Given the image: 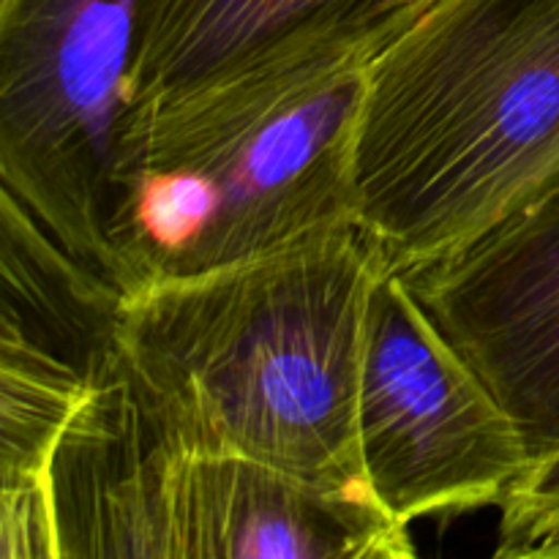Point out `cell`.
<instances>
[{
  "mask_svg": "<svg viewBox=\"0 0 559 559\" xmlns=\"http://www.w3.org/2000/svg\"><path fill=\"white\" fill-rule=\"evenodd\" d=\"M145 0H0V186L109 273L107 186Z\"/></svg>",
  "mask_w": 559,
  "mask_h": 559,
  "instance_id": "obj_4",
  "label": "cell"
},
{
  "mask_svg": "<svg viewBox=\"0 0 559 559\" xmlns=\"http://www.w3.org/2000/svg\"><path fill=\"white\" fill-rule=\"evenodd\" d=\"M382 47L295 38L131 104L104 216L115 284L131 293L358 224L355 134Z\"/></svg>",
  "mask_w": 559,
  "mask_h": 559,
  "instance_id": "obj_2",
  "label": "cell"
},
{
  "mask_svg": "<svg viewBox=\"0 0 559 559\" xmlns=\"http://www.w3.org/2000/svg\"><path fill=\"white\" fill-rule=\"evenodd\" d=\"M358 435L371 495L404 527L502 508L533 469L511 415L391 267L366 314Z\"/></svg>",
  "mask_w": 559,
  "mask_h": 559,
  "instance_id": "obj_6",
  "label": "cell"
},
{
  "mask_svg": "<svg viewBox=\"0 0 559 559\" xmlns=\"http://www.w3.org/2000/svg\"><path fill=\"white\" fill-rule=\"evenodd\" d=\"M402 276L519 426L533 467L559 453V178Z\"/></svg>",
  "mask_w": 559,
  "mask_h": 559,
  "instance_id": "obj_8",
  "label": "cell"
},
{
  "mask_svg": "<svg viewBox=\"0 0 559 559\" xmlns=\"http://www.w3.org/2000/svg\"><path fill=\"white\" fill-rule=\"evenodd\" d=\"M0 557L58 559L52 467L66 431L120 364L123 289L0 200Z\"/></svg>",
  "mask_w": 559,
  "mask_h": 559,
  "instance_id": "obj_5",
  "label": "cell"
},
{
  "mask_svg": "<svg viewBox=\"0 0 559 559\" xmlns=\"http://www.w3.org/2000/svg\"><path fill=\"white\" fill-rule=\"evenodd\" d=\"M559 178V0H440L374 55L355 213L388 267L451 254Z\"/></svg>",
  "mask_w": 559,
  "mask_h": 559,
  "instance_id": "obj_3",
  "label": "cell"
},
{
  "mask_svg": "<svg viewBox=\"0 0 559 559\" xmlns=\"http://www.w3.org/2000/svg\"><path fill=\"white\" fill-rule=\"evenodd\" d=\"M147 424L112 486L102 555L112 559H402L409 527L257 459L186 451Z\"/></svg>",
  "mask_w": 559,
  "mask_h": 559,
  "instance_id": "obj_7",
  "label": "cell"
},
{
  "mask_svg": "<svg viewBox=\"0 0 559 559\" xmlns=\"http://www.w3.org/2000/svg\"><path fill=\"white\" fill-rule=\"evenodd\" d=\"M440 0H145L131 104L295 38L391 41Z\"/></svg>",
  "mask_w": 559,
  "mask_h": 559,
  "instance_id": "obj_9",
  "label": "cell"
},
{
  "mask_svg": "<svg viewBox=\"0 0 559 559\" xmlns=\"http://www.w3.org/2000/svg\"><path fill=\"white\" fill-rule=\"evenodd\" d=\"M500 557H511V559H559V513L557 516L546 519L544 524L533 530V533L524 535L522 540L511 546V549L502 551Z\"/></svg>",
  "mask_w": 559,
  "mask_h": 559,
  "instance_id": "obj_11",
  "label": "cell"
},
{
  "mask_svg": "<svg viewBox=\"0 0 559 559\" xmlns=\"http://www.w3.org/2000/svg\"><path fill=\"white\" fill-rule=\"evenodd\" d=\"M385 267L374 238L342 224L131 289L120 304L126 382L173 445L238 453L377 502L360 456L358 382Z\"/></svg>",
  "mask_w": 559,
  "mask_h": 559,
  "instance_id": "obj_1",
  "label": "cell"
},
{
  "mask_svg": "<svg viewBox=\"0 0 559 559\" xmlns=\"http://www.w3.org/2000/svg\"><path fill=\"white\" fill-rule=\"evenodd\" d=\"M559 513V453L533 467V473L513 489V495L502 502L500 546L495 555L511 549L516 540L533 533L538 524Z\"/></svg>",
  "mask_w": 559,
  "mask_h": 559,
  "instance_id": "obj_10",
  "label": "cell"
}]
</instances>
